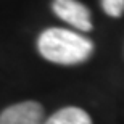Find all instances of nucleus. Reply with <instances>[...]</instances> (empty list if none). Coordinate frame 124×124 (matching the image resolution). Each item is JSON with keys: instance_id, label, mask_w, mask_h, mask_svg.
I'll return each instance as SVG.
<instances>
[{"instance_id": "1", "label": "nucleus", "mask_w": 124, "mask_h": 124, "mask_svg": "<svg viewBox=\"0 0 124 124\" xmlns=\"http://www.w3.org/2000/svg\"><path fill=\"white\" fill-rule=\"evenodd\" d=\"M37 48L45 60L56 64H79L90 58L93 44L87 37L61 28H50L37 39Z\"/></svg>"}, {"instance_id": "2", "label": "nucleus", "mask_w": 124, "mask_h": 124, "mask_svg": "<svg viewBox=\"0 0 124 124\" xmlns=\"http://www.w3.org/2000/svg\"><path fill=\"white\" fill-rule=\"evenodd\" d=\"M52 8L58 18L71 24L73 28L84 32L92 31L90 10L84 3H81L78 0H53Z\"/></svg>"}, {"instance_id": "3", "label": "nucleus", "mask_w": 124, "mask_h": 124, "mask_svg": "<svg viewBox=\"0 0 124 124\" xmlns=\"http://www.w3.org/2000/svg\"><path fill=\"white\" fill-rule=\"evenodd\" d=\"M44 108L37 101H21L8 106L0 115V124H42Z\"/></svg>"}, {"instance_id": "4", "label": "nucleus", "mask_w": 124, "mask_h": 124, "mask_svg": "<svg viewBox=\"0 0 124 124\" xmlns=\"http://www.w3.org/2000/svg\"><path fill=\"white\" fill-rule=\"evenodd\" d=\"M44 124H92V119L78 106H66L52 115Z\"/></svg>"}, {"instance_id": "5", "label": "nucleus", "mask_w": 124, "mask_h": 124, "mask_svg": "<svg viewBox=\"0 0 124 124\" xmlns=\"http://www.w3.org/2000/svg\"><path fill=\"white\" fill-rule=\"evenodd\" d=\"M105 13L113 18H119L124 13V0H101Z\"/></svg>"}]
</instances>
